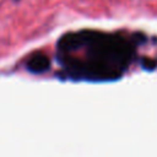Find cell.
<instances>
[{
  "mask_svg": "<svg viewBox=\"0 0 157 157\" xmlns=\"http://www.w3.org/2000/svg\"><path fill=\"white\" fill-rule=\"evenodd\" d=\"M49 65H50L49 59L44 54H36L27 61V69L36 74L47 71L49 69Z\"/></svg>",
  "mask_w": 157,
  "mask_h": 157,
  "instance_id": "6da1fadb",
  "label": "cell"
},
{
  "mask_svg": "<svg viewBox=\"0 0 157 157\" xmlns=\"http://www.w3.org/2000/svg\"><path fill=\"white\" fill-rule=\"evenodd\" d=\"M13 1H20V0H13Z\"/></svg>",
  "mask_w": 157,
  "mask_h": 157,
  "instance_id": "7a4b0ae2",
  "label": "cell"
}]
</instances>
